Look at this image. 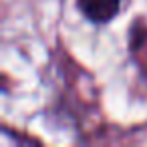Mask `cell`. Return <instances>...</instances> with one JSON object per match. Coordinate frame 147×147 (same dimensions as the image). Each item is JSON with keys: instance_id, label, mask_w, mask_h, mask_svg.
I'll use <instances>...</instances> for the list:
<instances>
[{"instance_id": "1", "label": "cell", "mask_w": 147, "mask_h": 147, "mask_svg": "<svg viewBox=\"0 0 147 147\" xmlns=\"http://www.w3.org/2000/svg\"><path fill=\"white\" fill-rule=\"evenodd\" d=\"M79 8L91 22L105 24L121 10V0H79Z\"/></svg>"}]
</instances>
